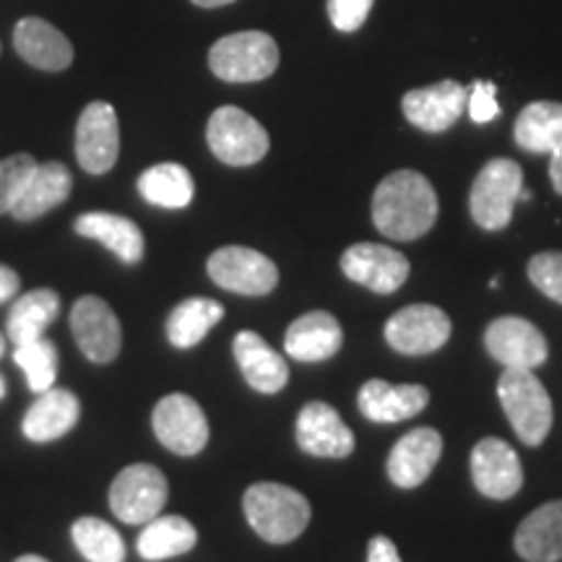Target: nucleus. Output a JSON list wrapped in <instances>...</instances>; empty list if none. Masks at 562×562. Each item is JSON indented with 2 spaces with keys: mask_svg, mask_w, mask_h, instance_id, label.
Listing matches in <instances>:
<instances>
[{
  "mask_svg": "<svg viewBox=\"0 0 562 562\" xmlns=\"http://www.w3.org/2000/svg\"><path fill=\"white\" fill-rule=\"evenodd\" d=\"M438 193L422 172L398 170L381 180L372 193V224L396 243L419 240L438 222Z\"/></svg>",
  "mask_w": 562,
  "mask_h": 562,
  "instance_id": "nucleus-1",
  "label": "nucleus"
},
{
  "mask_svg": "<svg viewBox=\"0 0 562 562\" xmlns=\"http://www.w3.org/2000/svg\"><path fill=\"white\" fill-rule=\"evenodd\" d=\"M250 529L269 544H290L311 524V503L302 492L279 482H258L243 497Z\"/></svg>",
  "mask_w": 562,
  "mask_h": 562,
  "instance_id": "nucleus-2",
  "label": "nucleus"
},
{
  "mask_svg": "<svg viewBox=\"0 0 562 562\" xmlns=\"http://www.w3.org/2000/svg\"><path fill=\"white\" fill-rule=\"evenodd\" d=\"M497 398L508 417L513 432L521 438L526 446H542L552 430V398L547 389L533 375V370L505 368L501 381H497Z\"/></svg>",
  "mask_w": 562,
  "mask_h": 562,
  "instance_id": "nucleus-3",
  "label": "nucleus"
},
{
  "mask_svg": "<svg viewBox=\"0 0 562 562\" xmlns=\"http://www.w3.org/2000/svg\"><path fill=\"white\" fill-rule=\"evenodd\" d=\"M209 68L227 83H256L279 68L277 40L266 32H237L216 40L209 50Z\"/></svg>",
  "mask_w": 562,
  "mask_h": 562,
  "instance_id": "nucleus-4",
  "label": "nucleus"
},
{
  "mask_svg": "<svg viewBox=\"0 0 562 562\" xmlns=\"http://www.w3.org/2000/svg\"><path fill=\"white\" fill-rule=\"evenodd\" d=\"M524 170L508 157L490 159L474 178L469 193L472 220L487 232H501L513 220V206L521 199Z\"/></svg>",
  "mask_w": 562,
  "mask_h": 562,
  "instance_id": "nucleus-5",
  "label": "nucleus"
},
{
  "mask_svg": "<svg viewBox=\"0 0 562 562\" xmlns=\"http://www.w3.org/2000/svg\"><path fill=\"white\" fill-rule=\"evenodd\" d=\"M209 149L229 167H250L269 154V133L248 112L224 104L214 110L206 125Z\"/></svg>",
  "mask_w": 562,
  "mask_h": 562,
  "instance_id": "nucleus-6",
  "label": "nucleus"
},
{
  "mask_svg": "<svg viewBox=\"0 0 562 562\" xmlns=\"http://www.w3.org/2000/svg\"><path fill=\"white\" fill-rule=\"evenodd\" d=\"M170 497L167 476L151 463H131L110 484V510L117 521L138 526L159 516Z\"/></svg>",
  "mask_w": 562,
  "mask_h": 562,
  "instance_id": "nucleus-7",
  "label": "nucleus"
},
{
  "mask_svg": "<svg viewBox=\"0 0 562 562\" xmlns=\"http://www.w3.org/2000/svg\"><path fill=\"white\" fill-rule=\"evenodd\" d=\"M206 271L216 286L245 297H263L279 284L277 263L263 252L243 245H227L211 252Z\"/></svg>",
  "mask_w": 562,
  "mask_h": 562,
  "instance_id": "nucleus-8",
  "label": "nucleus"
},
{
  "mask_svg": "<svg viewBox=\"0 0 562 562\" xmlns=\"http://www.w3.org/2000/svg\"><path fill=\"white\" fill-rule=\"evenodd\" d=\"M154 435L175 456H199L209 442V419L199 402L186 393L159 398L151 414Z\"/></svg>",
  "mask_w": 562,
  "mask_h": 562,
  "instance_id": "nucleus-9",
  "label": "nucleus"
},
{
  "mask_svg": "<svg viewBox=\"0 0 562 562\" xmlns=\"http://www.w3.org/2000/svg\"><path fill=\"white\" fill-rule=\"evenodd\" d=\"M451 318L438 305H406L385 323V341L406 357H425L451 339Z\"/></svg>",
  "mask_w": 562,
  "mask_h": 562,
  "instance_id": "nucleus-10",
  "label": "nucleus"
},
{
  "mask_svg": "<svg viewBox=\"0 0 562 562\" xmlns=\"http://www.w3.org/2000/svg\"><path fill=\"white\" fill-rule=\"evenodd\" d=\"M70 331L89 362L110 364L121 355L123 328L112 307L97 294H83L70 311Z\"/></svg>",
  "mask_w": 562,
  "mask_h": 562,
  "instance_id": "nucleus-11",
  "label": "nucleus"
},
{
  "mask_svg": "<svg viewBox=\"0 0 562 562\" xmlns=\"http://www.w3.org/2000/svg\"><path fill=\"white\" fill-rule=\"evenodd\" d=\"M121 154V125L110 102H91L76 123V159L89 175H104Z\"/></svg>",
  "mask_w": 562,
  "mask_h": 562,
  "instance_id": "nucleus-12",
  "label": "nucleus"
},
{
  "mask_svg": "<svg viewBox=\"0 0 562 562\" xmlns=\"http://www.w3.org/2000/svg\"><path fill=\"white\" fill-rule=\"evenodd\" d=\"M484 347L492 360L501 362L503 368L521 370L542 368L550 355L544 334L531 321L518 318V315H503L492 321L484 331Z\"/></svg>",
  "mask_w": 562,
  "mask_h": 562,
  "instance_id": "nucleus-13",
  "label": "nucleus"
},
{
  "mask_svg": "<svg viewBox=\"0 0 562 562\" xmlns=\"http://www.w3.org/2000/svg\"><path fill=\"white\" fill-rule=\"evenodd\" d=\"M409 261L404 252L378 243H357L344 250L341 271L355 284L368 286L375 294H393L409 279Z\"/></svg>",
  "mask_w": 562,
  "mask_h": 562,
  "instance_id": "nucleus-14",
  "label": "nucleus"
},
{
  "mask_svg": "<svg viewBox=\"0 0 562 562\" xmlns=\"http://www.w3.org/2000/svg\"><path fill=\"white\" fill-rule=\"evenodd\" d=\"M472 480L490 501H510L524 487L521 459L505 440L484 438L472 451Z\"/></svg>",
  "mask_w": 562,
  "mask_h": 562,
  "instance_id": "nucleus-15",
  "label": "nucleus"
},
{
  "mask_svg": "<svg viewBox=\"0 0 562 562\" xmlns=\"http://www.w3.org/2000/svg\"><path fill=\"white\" fill-rule=\"evenodd\" d=\"M297 446L315 459H347L357 442L331 404L311 402L297 414Z\"/></svg>",
  "mask_w": 562,
  "mask_h": 562,
  "instance_id": "nucleus-16",
  "label": "nucleus"
},
{
  "mask_svg": "<svg viewBox=\"0 0 562 562\" xmlns=\"http://www.w3.org/2000/svg\"><path fill=\"white\" fill-rule=\"evenodd\" d=\"M469 91L459 81H438L432 87L406 91L402 110L414 128L425 133H446L459 123L461 112L467 110Z\"/></svg>",
  "mask_w": 562,
  "mask_h": 562,
  "instance_id": "nucleus-17",
  "label": "nucleus"
},
{
  "mask_svg": "<svg viewBox=\"0 0 562 562\" xmlns=\"http://www.w3.org/2000/svg\"><path fill=\"white\" fill-rule=\"evenodd\" d=\"M442 453V435L432 427H417L406 432L389 456V476L396 487L414 490L432 474Z\"/></svg>",
  "mask_w": 562,
  "mask_h": 562,
  "instance_id": "nucleus-18",
  "label": "nucleus"
},
{
  "mask_svg": "<svg viewBox=\"0 0 562 562\" xmlns=\"http://www.w3.org/2000/svg\"><path fill=\"white\" fill-rule=\"evenodd\" d=\"M430 402V391L425 385H391L372 378L357 393V406H360L362 417L378 425H393V422H404L417 417Z\"/></svg>",
  "mask_w": 562,
  "mask_h": 562,
  "instance_id": "nucleus-19",
  "label": "nucleus"
},
{
  "mask_svg": "<svg viewBox=\"0 0 562 562\" xmlns=\"http://www.w3.org/2000/svg\"><path fill=\"white\" fill-rule=\"evenodd\" d=\"M13 47L32 68L58 74L74 63V45L50 21L40 16L21 19L13 30Z\"/></svg>",
  "mask_w": 562,
  "mask_h": 562,
  "instance_id": "nucleus-20",
  "label": "nucleus"
},
{
  "mask_svg": "<svg viewBox=\"0 0 562 562\" xmlns=\"http://www.w3.org/2000/svg\"><path fill=\"white\" fill-rule=\"evenodd\" d=\"M235 360L240 364L243 378L252 391L279 393L290 381V364L279 351H273L261 334L240 331L232 344Z\"/></svg>",
  "mask_w": 562,
  "mask_h": 562,
  "instance_id": "nucleus-21",
  "label": "nucleus"
},
{
  "mask_svg": "<svg viewBox=\"0 0 562 562\" xmlns=\"http://www.w3.org/2000/svg\"><path fill=\"white\" fill-rule=\"evenodd\" d=\"M79 417L81 402L76 398V393L53 385L50 391L40 393L37 402L26 409L24 422H21V432L32 442H53L74 430Z\"/></svg>",
  "mask_w": 562,
  "mask_h": 562,
  "instance_id": "nucleus-22",
  "label": "nucleus"
},
{
  "mask_svg": "<svg viewBox=\"0 0 562 562\" xmlns=\"http://www.w3.org/2000/svg\"><path fill=\"white\" fill-rule=\"evenodd\" d=\"M344 344V331L339 321L326 311H313L300 315L297 321L286 328L284 351L292 360L300 362H323L331 360Z\"/></svg>",
  "mask_w": 562,
  "mask_h": 562,
  "instance_id": "nucleus-23",
  "label": "nucleus"
},
{
  "mask_svg": "<svg viewBox=\"0 0 562 562\" xmlns=\"http://www.w3.org/2000/svg\"><path fill=\"white\" fill-rule=\"evenodd\" d=\"M74 229L76 235L87 237V240L102 243L123 263L136 266L144 258V232L128 216L110 214V211H89V214H81L74 222Z\"/></svg>",
  "mask_w": 562,
  "mask_h": 562,
  "instance_id": "nucleus-24",
  "label": "nucleus"
},
{
  "mask_svg": "<svg viewBox=\"0 0 562 562\" xmlns=\"http://www.w3.org/2000/svg\"><path fill=\"white\" fill-rule=\"evenodd\" d=\"M516 552L526 562L562 560V501H552L524 518L516 529Z\"/></svg>",
  "mask_w": 562,
  "mask_h": 562,
  "instance_id": "nucleus-25",
  "label": "nucleus"
},
{
  "mask_svg": "<svg viewBox=\"0 0 562 562\" xmlns=\"http://www.w3.org/2000/svg\"><path fill=\"white\" fill-rule=\"evenodd\" d=\"M70 188H74V178H70L66 165H60V161L37 165V170L32 172L30 182H26L24 193H21L16 206H13L11 216L16 222L40 220L47 211L68 201Z\"/></svg>",
  "mask_w": 562,
  "mask_h": 562,
  "instance_id": "nucleus-26",
  "label": "nucleus"
},
{
  "mask_svg": "<svg viewBox=\"0 0 562 562\" xmlns=\"http://www.w3.org/2000/svg\"><path fill=\"white\" fill-rule=\"evenodd\" d=\"M60 315V294L55 290H32L13 300L9 321H5V334L21 347L42 339L45 328Z\"/></svg>",
  "mask_w": 562,
  "mask_h": 562,
  "instance_id": "nucleus-27",
  "label": "nucleus"
},
{
  "mask_svg": "<svg viewBox=\"0 0 562 562\" xmlns=\"http://www.w3.org/2000/svg\"><path fill=\"white\" fill-rule=\"evenodd\" d=\"M516 144L531 154H552L562 144V102H531L516 117Z\"/></svg>",
  "mask_w": 562,
  "mask_h": 562,
  "instance_id": "nucleus-28",
  "label": "nucleus"
},
{
  "mask_svg": "<svg viewBox=\"0 0 562 562\" xmlns=\"http://www.w3.org/2000/svg\"><path fill=\"white\" fill-rule=\"evenodd\" d=\"M199 542L195 526L182 516H157L138 537V554L149 562L170 560L191 552Z\"/></svg>",
  "mask_w": 562,
  "mask_h": 562,
  "instance_id": "nucleus-29",
  "label": "nucleus"
},
{
  "mask_svg": "<svg viewBox=\"0 0 562 562\" xmlns=\"http://www.w3.org/2000/svg\"><path fill=\"white\" fill-rule=\"evenodd\" d=\"M140 199L159 209H186L193 201V175L175 161L154 165L138 178Z\"/></svg>",
  "mask_w": 562,
  "mask_h": 562,
  "instance_id": "nucleus-30",
  "label": "nucleus"
},
{
  "mask_svg": "<svg viewBox=\"0 0 562 562\" xmlns=\"http://www.w3.org/2000/svg\"><path fill=\"white\" fill-rule=\"evenodd\" d=\"M224 318V305L209 297H191L180 302L167 318V339L172 347L191 349L206 339V334Z\"/></svg>",
  "mask_w": 562,
  "mask_h": 562,
  "instance_id": "nucleus-31",
  "label": "nucleus"
},
{
  "mask_svg": "<svg viewBox=\"0 0 562 562\" xmlns=\"http://www.w3.org/2000/svg\"><path fill=\"white\" fill-rule=\"evenodd\" d=\"M76 550H79L89 562H123L125 560V542L115 526L94 516H83L70 529Z\"/></svg>",
  "mask_w": 562,
  "mask_h": 562,
  "instance_id": "nucleus-32",
  "label": "nucleus"
},
{
  "mask_svg": "<svg viewBox=\"0 0 562 562\" xmlns=\"http://www.w3.org/2000/svg\"><path fill=\"white\" fill-rule=\"evenodd\" d=\"M13 362L24 370L30 391L37 393V396L55 385V378H58V349H55L53 341L37 339L21 344L13 351Z\"/></svg>",
  "mask_w": 562,
  "mask_h": 562,
  "instance_id": "nucleus-33",
  "label": "nucleus"
},
{
  "mask_svg": "<svg viewBox=\"0 0 562 562\" xmlns=\"http://www.w3.org/2000/svg\"><path fill=\"white\" fill-rule=\"evenodd\" d=\"M34 170H37V159L32 154H13V157L0 159V216L11 214Z\"/></svg>",
  "mask_w": 562,
  "mask_h": 562,
  "instance_id": "nucleus-34",
  "label": "nucleus"
},
{
  "mask_svg": "<svg viewBox=\"0 0 562 562\" xmlns=\"http://www.w3.org/2000/svg\"><path fill=\"white\" fill-rule=\"evenodd\" d=\"M526 271H529L531 284L537 286L544 297H550L562 305V250L537 252L529 261V266H526Z\"/></svg>",
  "mask_w": 562,
  "mask_h": 562,
  "instance_id": "nucleus-35",
  "label": "nucleus"
},
{
  "mask_svg": "<svg viewBox=\"0 0 562 562\" xmlns=\"http://www.w3.org/2000/svg\"><path fill=\"white\" fill-rule=\"evenodd\" d=\"M372 5H375V0H328V19H331L336 30L351 34L362 30Z\"/></svg>",
  "mask_w": 562,
  "mask_h": 562,
  "instance_id": "nucleus-36",
  "label": "nucleus"
},
{
  "mask_svg": "<svg viewBox=\"0 0 562 562\" xmlns=\"http://www.w3.org/2000/svg\"><path fill=\"white\" fill-rule=\"evenodd\" d=\"M469 115H472L474 123H492L497 115H501V104H497L495 97V83L492 81H474L472 91H469L467 100Z\"/></svg>",
  "mask_w": 562,
  "mask_h": 562,
  "instance_id": "nucleus-37",
  "label": "nucleus"
},
{
  "mask_svg": "<svg viewBox=\"0 0 562 562\" xmlns=\"http://www.w3.org/2000/svg\"><path fill=\"white\" fill-rule=\"evenodd\" d=\"M368 562H402L396 544L389 537H372L368 544Z\"/></svg>",
  "mask_w": 562,
  "mask_h": 562,
  "instance_id": "nucleus-38",
  "label": "nucleus"
},
{
  "mask_svg": "<svg viewBox=\"0 0 562 562\" xmlns=\"http://www.w3.org/2000/svg\"><path fill=\"white\" fill-rule=\"evenodd\" d=\"M19 286H21L19 273L13 271L11 266L0 263V305H3V302H9V300L16 297Z\"/></svg>",
  "mask_w": 562,
  "mask_h": 562,
  "instance_id": "nucleus-39",
  "label": "nucleus"
},
{
  "mask_svg": "<svg viewBox=\"0 0 562 562\" xmlns=\"http://www.w3.org/2000/svg\"><path fill=\"white\" fill-rule=\"evenodd\" d=\"M550 180L554 191L562 195V144L550 154Z\"/></svg>",
  "mask_w": 562,
  "mask_h": 562,
  "instance_id": "nucleus-40",
  "label": "nucleus"
},
{
  "mask_svg": "<svg viewBox=\"0 0 562 562\" xmlns=\"http://www.w3.org/2000/svg\"><path fill=\"white\" fill-rule=\"evenodd\" d=\"M191 3L199 5V9H222V5L235 3V0H191Z\"/></svg>",
  "mask_w": 562,
  "mask_h": 562,
  "instance_id": "nucleus-41",
  "label": "nucleus"
},
{
  "mask_svg": "<svg viewBox=\"0 0 562 562\" xmlns=\"http://www.w3.org/2000/svg\"><path fill=\"white\" fill-rule=\"evenodd\" d=\"M16 562H50L45 558H40V554H21V558Z\"/></svg>",
  "mask_w": 562,
  "mask_h": 562,
  "instance_id": "nucleus-42",
  "label": "nucleus"
},
{
  "mask_svg": "<svg viewBox=\"0 0 562 562\" xmlns=\"http://www.w3.org/2000/svg\"><path fill=\"white\" fill-rule=\"evenodd\" d=\"M5 396V381H3V375H0V398Z\"/></svg>",
  "mask_w": 562,
  "mask_h": 562,
  "instance_id": "nucleus-43",
  "label": "nucleus"
},
{
  "mask_svg": "<svg viewBox=\"0 0 562 562\" xmlns=\"http://www.w3.org/2000/svg\"><path fill=\"white\" fill-rule=\"evenodd\" d=\"M3 351H5V336L0 334V357H3Z\"/></svg>",
  "mask_w": 562,
  "mask_h": 562,
  "instance_id": "nucleus-44",
  "label": "nucleus"
}]
</instances>
